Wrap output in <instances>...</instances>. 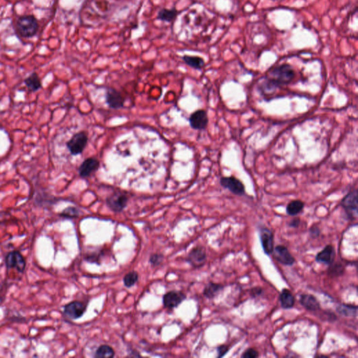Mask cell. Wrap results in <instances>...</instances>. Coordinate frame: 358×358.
I'll list each match as a JSON object with an SVG mask.
<instances>
[{
	"instance_id": "d4e9b609",
	"label": "cell",
	"mask_w": 358,
	"mask_h": 358,
	"mask_svg": "<svg viewBox=\"0 0 358 358\" xmlns=\"http://www.w3.org/2000/svg\"><path fill=\"white\" fill-rule=\"evenodd\" d=\"M139 275L136 271L128 272L123 277V284L127 289L133 287L139 281Z\"/></svg>"
},
{
	"instance_id": "4dcf8cb0",
	"label": "cell",
	"mask_w": 358,
	"mask_h": 358,
	"mask_svg": "<svg viewBox=\"0 0 358 358\" xmlns=\"http://www.w3.org/2000/svg\"><path fill=\"white\" fill-rule=\"evenodd\" d=\"M259 356V353L254 348H249L243 353L241 358H256Z\"/></svg>"
},
{
	"instance_id": "83f0119b",
	"label": "cell",
	"mask_w": 358,
	"mask_h": 358,
	"mask_svg": "<svg viewBox=\"0 0 358 358\" xmlns=\"http://www.w3.org/2000/svg\"><path fill=\"white\" fill-rule=\"evenodd\" d=\"M330 267L328 269V273L331 276H339L343 274L345 271L344 267L340 262L331 264Z\"/></svg>"
},
{
	"instance_id": "4316f807",
	"label": "cell",
	"mask_w": 358,
	"mask_h": 358,
	"mask_svg": "<svg viewBox=\"0 0 358 358\" xmlns=\"http://www.w3.org/2000/svg\"><path fill=\"white\" fill-rule=\"evenodd\" d=\"M80 213L81 211L79 208L74 207V206H69V207L65 208L60 213V216L65 219H73L79 217L80 216Z\"/></svg>"
},
{
	"instance_id": "8fae6325",
	"label": "cell",
	"mask_w": 358,
	"mask_h": 358,
	"mask_svg": "<svg viewBox=\"0 0 358 358\" xmlns=\"http://www.w3.org/2000/svg\"><path fill=\"white\" fill-rule=\"evenodd\" d=\"M189 123L194 130H203L206 128L208 123L207 113L203 109L197 110L191 114Z\"/></svg>"
},
{
	"instance_id": "9a60e30c",
	"label": "cell",
	"mask_w": 358,
	"mask_h": 358,
	"mask_svg": "<svg viewBox=\"0 0 358 358\" xmlns=\"http://www.w3.org/2000/svg\"><path fill=\"white\" fill-rule=\"evenodd\" d=\"M260 239L265 254H272L274 249L273 232L267 227H262L260 230Z\"/></svg>"
},
{
	"instance_id": "1f68e13d",
	"label": "cell",
	"mask_w": 358,
	"mask_h": 358,
	"mask_svg": "<svg viewBox=\"0 0 358 358\" xmlns=\"http://www.w3.org/2000/svg\"><path fill=\"white\" fill-rule=\"evenodd\" d=\"M229 347L226 345H221L217 348L218 358H222L225 356L228 352Z\"/></svg>"
},
{
	"instance_id": "f546056e",
	"label": "cell",
	"mask_w": 358,
	"mask_h": 358,
	"mask_svg": "<svg viewBox=\"0 0 358 358\" xmlns=\"http://www.w3.org/2000/svg\"><path fill=\"white\" fill-rule=\"evenodd\" d=\"M165 256L162 254H153L149 257V263L153 267H157L163 262Z\"/></svg>"
},
{
	"instance_id": "9c48e42d",
	"label": "cell",
	"mask_w": 358,
	"mask_h": 358,
	"mask_svg": "<svg viewBox=\"0 0 358 358\" xmlns=\"http://www.w3.org/2000/svg\"><path fill=\"white\" fill-rule=\"evenodd\" d=\"M220 184L223 188L230 190L234 195L241 196L245 194L244 185L236 177H222L220 180Z\"/></svg>"
},
{
	"instance_id": "2e32d148",
	"label": "cell",
	"mask_w": 358,
	"mask_h": 358,
	"mask_svg": "<svg viewBox=\"0 0 358 358\" xmlns=\"http://www.w3.org/2000/svg\"><path fill=\"white\" fill-rule=\"evenodd\" d=\"M336 256L335 248L331 245H327L323 251L317 254L316 260L320 263L331 265L335 260Z\"/></svg>"
},
{
	"instance_id": "d6a6232c",
	"label": "cell",
	"mask_w": 358,
	"mask_h": 358,
	"mask_svg": "<svg viewBox=\"0 0 358 358\" xmlns=\"http://www.w3.org/2000/svg\"><path fill=\"white\" fill-rule=\"evenodd\" d=\"M309 233L312 238L316 239L321 235V230L317 225H313L310 228Z\"/></svg>"
},
{
	"instance_id": "603a6c76",
	"label": "cell",
	"mask_w": 358,
	"mask_h": 358,
	"mask_svg": "<svg viewBox=\"0 0 358 358\" xmlns=\"http://www.w3.org/2000/svg\"><path fill=\"white\" fill-rule=\"evenodd\" d=\"M115 356V351L112 347L109 345H101L95 351L94 357L97 358H111Z\"/></svg>"
},
{
	"instance_id": "484cf974",
	"label": "cell",
	"mask_w": 358,
	"mask_h": 358,
	"mask_svg": "<svg viewBox=\"0 0 358 358\" xmlns=\"http://www.w3.org/2000/svg\"><path fill=\"white\" fill-rule=\"evenodd\" d=\"M358 307L352 305H341L337 308L340 314L346 317H354L357 315Z\"/></svg>"
},
{
	"instance_id": "7a4b0ae2",
	"label": "cell",
	"mask_w": 358,
	"mask_h": 358,
	"mask_svg": "<svg viewBox=\"0 0 358 358\" xmlns=\"http://www.w3.org/2000/svg\"><path fill=\"white\" fill-rule=\"evenodd\" d=\"M39 28V22L33 15L21 16L17 17L16 22L17 34L23 39L34 37L37 34Z\"/></svg>"
},
{
	"instance_id": "3957f363",
	"label": "cell",
	"mask_w": 358,
	"mask_h": 358,
	"mask_svg": "<svg viewBox=\"0 0 358 358\" xmlns=\"http://www.w3.org/2000/svg\"><path fill=\"white\" fill-rule=\"evenodd\" d=\"M88 142V137L85 132L75 134L67 142V147L71 155H79L84 152Z\"/></svg>"
},
{
	"instance_id": "7c38bea8",
	"label": "cell",
	"mask_w": 358,
	"mask_h": 358,
	"mask_svg": "<svg viewBox=\"0 0 358 358\" xmlns=\"http://www.w3.org/2000/svg\"><path fill=\"white\" fill-rule=\"evenodd\" d=\"M100 161L95 157H88L85 159L79 167V176L83 179L90 177L100 168Z\"/></svg>"
},
{
	"instance_id": "4fadbf2b",
	"label": "cell",
	"mask_w": 358,
	"mask_h": 358,
	"mask_svg": "<svg viewBox=\"0 0 358 358\" xmlns=\"http://www.w3.org/2000/svg\"><path fill=\"white\" fill-rule=\"evenodd\" d=\"M6 265L8 268H14L19 272H23L26 267V262L20 252L13 251L6 256Z\"/></svg>"
},
{
	"instance_id": "5b68a950",
	"label": "cell",
	"mask_w": 358,
	"mask_h": 358,
	"mask_svg": "<svg viewBox=\"0 0 358 358\" xmlns=\"http://www.w3.org/2000/svg\"><path fill=\"white\" fill-rule=\"evenodd\" d=\"M207 255L203 246H196L190 250L186 257V261L194 269H200L206 263Z\"/></svg>"
},
{
	"instance_id": "e0dca14e",
	"label": "cell",
	"mask_w": 358,
	"mask_h": 358,
	"mask_svg": "<svg viewBox=\"0 0 358 358\" xmlns=\"http://www.w3.org/2000/svg\"><path fill=\"white\" fill-rule=\"evenodd\" d=\"M300 302L301 305L308 311H316L321 308L319 302L315 296L312 295L305 294L301 295Z\"/></svg>"
},
{
	"instance_id": "30bf717a",
	"label": "cell",
	"mask_w": 358,
	"mask_h": 358,
	"mask_svg": "<svg viewBox=\"0 0 358 358\" xmlns=\"http://www.w3.org/2000/svg\"><path fill=\"white\" fill-rule=\"evenodd\" d=\"M105 99L110 109H120L125 104V100L122 94L112 87H109L106 90Z\"/></svg>"
},
{
	"instance_id": "52a82bcc",
	"label": "cell",
	"mask_w": 358,
	"mask_h": 358,
	"mask_svg": "<svg viewBox=\"0 0 358 358\" xmlns=\"http://www.w3.org/2000/svg\"><path fill=\"white\" fill-rule=\"evenodd\" d=\"M342 207L344 208L347 216L351 219H356L358 216V191H351L341 201Z\"/></svg>"
},
{
	"instance_id": "7402d4cb",
	"label": "cell",
	"mask_w": 358,
	"mask_h": 358,
	"mask_svg": "<svg viewBox=\"0 0 358 358\" xmlns=\"http://www.w3.org/2000/svg\"><path fill=\"white\" fill-rule=\"evenodd\" d=\"M182 60L188 66L197 70L203 69L205 65L204 59L198 56L185 55L183 56Z\"/></svg>"
},
{
	"instance_id": "5bb4252c",
	"label": "cell",
	"mask_w": 358,
	"mask_h": 358,
	"mask_svg": "<svg viewBox=\"0 0 358 358\" xmlns=\"http://www.w3.org/2000/svg\"><path fill=\"white\" fill-rule=\"evenodd\" d=\"M272 254L273 255L274 258L282 265L291 266L294 265L295 262V259L289 252L288 248L282 245L276 246L273 249Z\"/></svg>"
},
{
	"instance_id": "836d02e7",
	"label": "cell",
	"mask_w": 358,
	"mask_h": 358,
	"mask_svg": "<svg viewBox=\"0 0 358 358\" xmlns=\"http://www.w3.org/2000/svg\"><path fill=\"white\" fill-rule=\"evenodd\" d=\"M262 293V289L260 287L254 288L251 290V295L253 297H256Z\"/></svg>"
},
{
	"instance_id": "d6986e66",
	"label": "cell",
	"mask_w": 358,
	"mask_h": 358,
	"mask_svg": "<svg viewBox=\"0 0 358 358\" xmlns=\"http://www.w3.org/2000/svg\"><path fill=\"white\" fill-rule=\"evenodd\" d=\"M281 307L285 309H290L295 305V300L292 292L288 289H283L279 296Z\"/></svg>"
},
{
	"instance_id": "e575fe53",
	"label": "cell",
	"mask_w": 358,
	"mask_h": 358,
	"mask_svg": "<svg viewBox=\"0 0 358 358\" xmlns=\"http://www.w3.org/2000/svg\"><path fill=\"white\" fill-rule=\"evenodd\" d=\"M300 225V219L299 218H295V219H292L289 224L290 227H292V228H297Z\"/></svg>"
},
{
	"instance_id": "ac0fdd59",
	"label": "cell",
	"mask_w": 358,
	"mask_h": 358,
	"mask_svg": "<svg viewBox=\"0 0 358 358\" xmlns=\"http://www.w3.org/2000/svg\"><path fill=\"white\" fill-rule=\"evenodd\" d=\"M24 84L28 90L33 93L40 90L42 87L40 78L36 72L32 73L28 77H27L24 81Z\"/></svg>"
},
{
	"instance_id": "ffe728a7",
	"label": "cell",
	"mask_w": 358,
	"mask_h": 358,
	"mask_svg": "<svg viewBox=\"0 0 358 358\" xmlns=\"http://www.w3.org/2000/svg\"><path fill=\"white\" fill-rule=\"evenodd\" d=\"M178 11L176 9H162L157 13V18L163 22L171 23L178 16Z\"/></svg>"
},
{
	"instance_id": "d590c367",
	"label": "cell",
	"mask_w": 358,
	"mask_h": 358,
	"mask_svg": "<svg viewBox=\"0 0 358 358\" xmlns=\"http://www.w3.org/2000/svg\"><path fill=\"white\" fill-rule=\"evenodd\" d=\"M129 355L128 357H141V355L138 351H135V350L132 349L131 352L128 351Z\"/></svg>"
},
{
	"instance_id": "cb8c5ba5",
	"label": "cell",
	"mask_w": 358,
	"mask_h": 358,
	"mask_svg": "<svg viewBox=\"0 0 358 358\" xmlns=\"http://www.w3.org/2000/svg\"><path fill=\"white\" fill-rule=\"evenodd\" d=\"M305 208V203L300 200H294L288 205L286 207V212L291 216H297L303 211Z\"/></svg>"
},
{
	"instance_id": "f1b7e54d",
	"label": "cell",
	"mask_w": 358,
	"mask_h": 358,
	"mask_svg": "<svg viewBox=\"0 0 358 358\" xmlns=\"http://www.w3.org/2000/svg\"><path fill=\"white\" fill-rule=\"evenodd\" d=\"M102 254V253L100 252V251H95V252L91 253V254L86 255L84 259L87 262H90V263L98 264L100 265V262H101Z\"/></svg>"
},
{
	"instance_id": "ba28073f",
	"label": "cell",
	"mask_w": 358,
	"mask_h": 358,
	"mask_svg": "<svg viewBox=\"0 0 358 358\" xmlns=\"http://www.w3.org/2000/svg\"><path fill=\"white\" fill-rule=\"evenodd\" d=\"M186 294L181 291H170L163 295L162 304L165 308L173 310L181 305L186 300Z\"/></svg>"
},
{
	"instance_id": "277c9868",
	"label": "cell",
	"mask_w": 358,
	"mask_h": 358,
	"mask_svg": "<svg viewBox=\"0 0 358 358\" xmlns=\"http://www.w3.org/2000/svg\"><path fill=\"white\" fill-rule=\"evenodd\" d=\"M129 197L125 192H116L108 197L106 205L114 213H120L127 207Z\"/></svg>"
},
{
	"instance_id": "8992f818",
	"label": "cell",
	"mask_w": 358,
	"mask_h": 358,
	"mask_svg": "<svg viewBox=\"0 0 358 358\" xmlns=\"http://www.w3.org/2000/svg\"><path fill=\"white\" fill-rule=\"evenodd\" d=\"M87 303L81 301H73L64 308V314L71 320H77L82 317L87 310Z\"/></svg>"
},
{
	"instance_id": "6da1fadb",
	"label": "cell",
	"mask_w": 358,
	"mask_h": 358,
	"mask_svg": "<svg viewBox=\"0 0 358 358\" xmlns=\"http://www.w3.org/2000/svg\"><path fill=\"white\" fill-rule=\"evenodd\" d=\"M295 71L290 65L284 64L270 71V78L262 84L263 90H273L276 87L290 84L295 79Z\"/></svg>"
},
{
	"instance_id": "44dd1931",
	"label": "cell",
	"mask_w": 358,
	"mask_h": 358,
	"mask_svg": "<svg viewBox=\"0 0 358 358\" xmlns=\"http://www.w3.org/2000/svg\"><path fill=\"white\" fill-rule=\"evenodd\" d=\"M224 289L223 286L218 283H208L203 291V295L208 299H214Z\"/></svg>"
}]
</instances>
